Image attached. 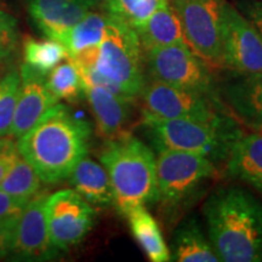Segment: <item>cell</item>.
I'll list each match as a JSON object with an SVG mask.
<instances>
[{
	"label": "cell",
	"mask_w": 262,
	"mask_h": 262,
	"mask_svg": "<svg viewBox=\"0 0 262 262\" xmlns=\"http://www.w3.org/2000/svg\"><path fill=\"white\" fill-rule=\"evenodd\" d=\"M24 57L26 64L47 77L57 64L67 60L70 55L64 45L57 40L27 38L24 44Z\"/></svg>",
	"instance_id": "24"
},
{
	"label": "cell",
	"mask_w": 262,
	"mask_h": 262,
	"mask_svg": "<svg viewBox=\"0 0 262 262\" xmlns=\"http://www.w3.org/2000/svg\"><path fill=\"white\" fill-rule=\"evenodd\" d=\"M136 33L143 52L173 44H187L170 2L157 9L145 24L136 29Z\"/></svg>",
	"instance_id": "19"
},
{
	"label": "cell",
	"mask_w": 262,
	"mask_h": 262,
	"mask_svg": "<svg viewBox=\"0 0 262 262\" xmlns=\"http://www.w3.org/2000/svg\"><path fill=\"white\" fill-rule=\"evenodd\" d=\"M208 237L224 262L262 261V204L247 189L221 187L206 201Z\"/></svg>",
	"instance_id": "2"
},
{
	"label": "cell",
	"mask_w": 262,
	"mask_h": 262,
	"mask_svg": "<svg viewBox=\"0 0 262 262\" xmlns=\"http://www.w3.org/2000/svg\"><path fill=\"white\" fill-rule=\"evenodd\" d=\"M255 130H257V131H262V125H261V126H258L257 129H255Z\"/></svg>",
	"instance_id": "35"
},
{
	"label": "cell",
	"mask_w": 262,
	"mask_h": 262,
	"mask_svg": "<svg viewBox=\"0 0 262 262\" xmlns=\"http://www.w3.org/2000/svg\"><path fill=\"white\" fill-rule=\"evenodd\" d=\"M215 173V163L204 156L185 150L160 149L156 158V202L166 208L179 205L203 182L214 178Z\"/></svg>",
	"instance_id": "8"
},
{
	"label": "cell",
	"mask_w": 262,
	"mask_h": 262,
	"mask_svg": "<svg viewBox=\"0 0 262 262\" xmlns=\"http://www.w3.org/2000/svg\"><path fill=\"white\" fill-rule=\"evenodd\" d=\"M142 124L157 150H185L214 163L226 162L233 142L243 134L233 116L220 122L143 116Z\"/></svg>",
	"instance_id": "5"
},
{
	"label": "cell",
	"mask_w": 262,
	"mask_h": 262,
	"mask_svg": "<svg viewBox=\"0 0 262 262\" xmlns=\"http://www.w3.org/2000/svg\"><path fill=\"white\" fill-rule=\"evenodd\" d=\"M12 231L5 226L0 225V257L6 256L10 253Z\"/></svg>",
	"instance_id": "32"
},
{
	"label": "cell",
	"mask_w": 262,
	"mask_h": 262,
	"mask_svg": "<svg viewBox=\"0 0 262 262\" xmlns=\"http://www.w3.org/2000/svg\"><path fill=\"white\" fill-rule=\"evenodd\" d=\"M143 60L150 79L181 89L220 96L210 63L198 56L187 44L152 49L143 52Z\"/></svg>",
	"instance_id": "7"
},
{
	"label": "cell",
	"mask_w": 262,
	"mask_h": 262,
	"mask_svg": "<svg viewBox=\"0 0 262 262\" xmlns=\"http://www.w3.org/2000/svg\"><path fill=\"white\" fill-rule=\"evenodd\" d=\"M188 47L210 64L220 66L226 0H169Z\"/></svg>",
	"instance_id": "9"
},
{
	"label": "cell",
	"mask_w": 262,
	"mask_h": 262,
	"mask_svg": "<svg viewBox=\"0 0 262 262\" xmlns=\"http://www.w3.org/2000/svg\"><path fill=\"white\" fill-rule=\"evenodd\" d=\"M18 155L17 143H15L11 139H6V136L0 137V183Z\"/></svg>",
	"instance_id": "31"
},
{
	"label": "cell",
	"mask_w": 262,
	"mask_h": 262,
	"mask_svg": "<svg viewBox=\"0 0 262 262\" xmlns=\"http://www.w3.org/2000/svg\"><path fill=\"white\" fill-rule=\"evenodd\" d=\"M47 193L39 192L24 208L11 233L10 253L27 260H44L57 254L51 243L45 217Z\"/></svg>",
	"instance_id": "12"
},
{
	"label": "cell",
	"mask_w": 262,
	"mask_h": 262,
	"mask_svg": "<svg viewBox=\"0 0 262 262\" xmlns=\"http://www.w3.org/2000/svg\"><path fill=\"white\" fill-rule=\"evenodd\" d=\"M72 187L93 205L113 204V191L110 176L103 165L86 156L75 165L68 176Z\"/></svg>",
	"instance_id": "20"
},
{
	"label": "cell",
	"mask_w": 262,
	"mask_h": 262,
	"mask_svg": "<svg viewBox=\"0 0 262 262\" xmlns=\"http://www.w3.org/2000/svg\"><path fill=\"white\" fill-rule=\"evenodd\" d=\"M90 2L95 5V8H96V6H101V8L103 9L104 8V4H106L107 0H90Z\"/></svg>",
	"instance_id": "34"
},
{
	"label": "cell",
	"mask_w": 262,
	"mask_h": 262,
	"mask_svg": "<svg viewBox=\"0 0 262 262\" xmlns=\"http://www.w3.org/2000/svg\"><path fill=\"white\" fill-rule=\"evenodd\" d=\"M79 73L85 85L104 88L131 101L140 96L146 83L145 60L135 29L108 15L95 67Z\"/></svg>",
	"instance_id": "3"
},
{
	"label": "cell",
	"mask_w": 262,
	"mask_h": 262,
	"mask_svg": "<svg viewBox=\"0 0 262 262\" xmlns=\"http://www.w3.org/2000/svg\"><path fill=\"white\" fill-rule=\"evenodd\" d=\"M166 2L169 0H107L103 10L136 31Z\"/></svg>",
	"instance_id": "26"
},
{
	"label": "cell",
	"mask_w": 262,
	"mask_h": 262,
	"mask_svg": "<svg viewBox=\"0 0 262 262\" xmlns=\"http://www.w3.org/2000/svg\"><path fill=\"white\" fill-rule=\"evenodd\" d=\"M131 233L137 244L152 262L170 261V250L166 245L156 219L145 205H137L126 212Z\"/></svg>",
	"instance_id": "21"
},
{
	"label": "cell",
	"mask_w": 262,
	"mask_h": 262,
	"mask_svg": "<svg viewBox=\"0 0 262 262\" xmlns=\"http://www.w3.org/2000/svg\"><path fill=\"white\" fill-rule=\"evenodd\" d=\"M220 66L243 77L262 75V38L237 8L227 2L222 18Z\"/></svg>",
	"instance_id": "10"
},
{
	"label": "cell",
	"mask_w": 262,
	"mask_h": 262,
	"mask_svg": "<svg viewBox=\"0 0 262 262\" xmlns=\"http://www.w3.org/2000/svg\"><path fill=\"white\" fill-rule=\"evenodd\" d=\"M91 127L83 118L56 103L39 122L18 139L17 149L44 183L68 179L72 170L86 156Z\"/></svg>",
	"instance_id": "1"
},
{
	"label": "cell",
	"mask_w": 262,
	"mask_h": 262,
	"mask_svg": "<svg viewBox=\"0 0 262 262\" xmlns=\"http://www.w3.org/2000/svg\"><path fill=\"white\" fill-rule=\"evenodd\" d=\"M21 88V74L12 68L0 79V137L9 136Z\"/></svg>",
	"instance_id": "27"
},
{
	"label": "cell",
	"mask_w": 262,
	"mask_h": 262,
	"mask_svg": "<svg viewBox=\"0 0 262 262\" xmlns=\"http://www.w3.org/2000/svg\"><path fill=\"white\" fill-rule=\"evenodd\" d=\"M21 88L16 106L14 122L9 136L19 139L39 122L58 101L52 96L45 84V75L38 73L26 63L21 66Z\"/></svg>",
	"instance_id": "13"
},
{
	"label": "cell",
	"mask_w": 262,
	"mask_h": 262,
	"mask_svg": "<svg viewBox=\"0 0 262 262\" xmlns=\"http://www.w3.org/2000/svg\"><path fill=\"white\" fill-rule=\"evenodd\" d=\"M94 208L74 189L48 195L45 217L51 243L57 250H67L80 243L93 228Z\"/></svg>",
	"instance_id": "11"
},
{
	"label": "cell",
	"mask_w": 262,
	"mask_h": 262,
	"mask_svg": "<svg viewBox=\"0 0 262 262\" xmlns=\"http://www.w3.org/2000/svg\"><path fill=\"white\" fill-rule=\"evenodd\" d=\"M17 21L14 16L0 10V50L11 54L17 45Z\"/></svg>",
	"instance_id": "29"
},
{
	"label": "cell",
	"mask_w": 262,
	"mask_h": 262,
	"mask_svg": "<svg viewBox=\"0 0 262 262\" xmlns=\"http://www.w3.org/2000/svg\"><path fill=\"white\" fill-rule=\"evenodd\" d=\"M45 84L57 101L75 102L84 96V81L79 70L70 57L47 75Z\"/></svg>",
	"instance_id": "25"
},
{
	"label": "cell",
	"mask_w": 262,
	"mask_h": 262,
	"mask_svg": "<svg viewBox=\"0 0 262 262\" xmlns=\"http://www.w3.org/2000/svg\"><path fill=\"white\" fill-rule=\"evenodd\" d=\"M26 204L0 189V225L12 231Z\"/></svg>",
	"instance_id": "28"
},
{
	"label": "cell",
	"mask_w": 262,
	"mask_h": 262,
	"mask_svg": "<svg viewBox=\"0 0 262 262\" xmlns=\"http://www.w3.org/2000/svg\"><path fill=\"white\" fill-rule=\"evenodd\" d=\"M94 8L90 0H31L29 15L45 37L61 42Z\"/></svg>",
	"instance_id": "14"
},
{
	"label": "cell",
	"mask_w": 262,
	"mask_h": 262,
	"mask_svg": "<svg viewBox=\"0 0 262 262\" xmlns=\"http://www.w3.org/2000/svg\"><path fill=\"white\" fill-rule=\"evenodd\" d=\"M41 183V179L34 168L18 155L0 183V189L18 201L28 203L40 192Z\"/></svg>",
	"instance_id": "23"
},
{
	"label": "cell",
	"mask_w": 262,
	"mask_h": 262,
	"mask_svg": "<svg viewBox=\"0 0 262 262\" xmlns=\"http://www.w3.org/2000/svg\"><path fill=\"white\" fill-rule=\"evenodd\" d=\"M108 15L106 12H88L71 31L64 35L61 42L67 49L68 55L73 56L84 49L100 45L104 37Z\"/></svg>",
	"instance_id": "22"
},
{
	"label": "cell",
	"mask_w": 262,
	"mask_h": 262,
	"mask_svg": "<svg viewBox=\"0 0 262 262\" xmlns=\"http://www.w3.org/2000/svg\"><path fill=\"white\" fill-rule=\"evenodd\" d=\"M140 96L142 97L143 116L203 122H220L232 117L220 96L181 89L150 78L146 79Z\"/></svg>",
	"instance_id": "6"
},
{
	"label": "cell",
	"mask_w": 262,
	"mask_h": 262,
	"mask_svg": "<svg viewBox=\"0 0 262 262\" xmlns=\"http://www.w3.org/2000/svg\"><path fill=\"white\" fill-rule=\"evenodd\" d=\"M234 6L262 38V0H234Z\"/></svg>",
	"instance_id": "30"
},
{
	"label": "cell",
	"mask_w": 262,
	"mask_h": 262,
	"mask_svg": "<svg viewBox=\"0 0 262 262\" xmlns=\"http://www.w3.org/2000/svg\"><path fill=\"white\" fill-rule=\"evenodd\" d=\"M10 52H6V51H3L0 50V72L3 70V66H4V62L8 60L9 56H10Z\"/></svg>",
	"instance_id": "33"
},
{
	"label": "cell",
	"mask_w": 262,
	"mask_h": 262,
	"mask_svg": "<svg viewBox=\"0 0 262 262\" xmlns=\"http://www.w3.org/2000/svg\"><path fill=\"white\" fill-rule=\"evenodd\" d=\"M170 261L178 262H220L210 239L206 237L195 219L185 220L172 237Z\"/></svg>",
	"instance_id": "18"
},
{
	"label": "cell",
	"mask_w": 262,
	"mask_h": 262,
	"mask_svg": "<svg viewBox=\"0 0 262 262\" xmlns=\"http://www.w3.org/2000/svg\"><path fill=\"white\" fill-rule=\"evenodd\" d=\"M84 96L89 102L101 136L110 140L125 133L133 114V101L118 96L104 88L85 84Z\"/></svg>",
	"instance_id": "15"
},
{
	"label": "cell",
	"mask_w": 262,
	"mask_h": 262,
	"mask_svg": "<svg viewBox=\"0 0 262 262\" xmlns=\"http://www.w3.org/2000/svg\"><path fill=\"white\" fill-rule=\"evenodd\" d=\"M100 160L110 176L118 212L125 216L137 205L156 202V157L146 143L125 131L106 141Z\"/></svg>",
	"instance_id": "4"
},
{
	"label": "cell",
	"mask_w": 262,
	"mask_h": 262,
	"mask_svg": "<svg viewBox=\"0 0 262 262\" xmlns=\"http://www.w3.org/2000/svg\"><path fill=\"white\" fill-rule=\"evenodd\" d=\"M242 134L232 145L226 159L231 178L262 193V131Z\"/></svg>",
	"instance_id": "16"
},
{
	"label": "cell",
	"mask_w": 262,
	"mask_h": 262,
	"mask_svg": "<svg viewBox=\"0 0 262 262\" xmlns=\"http://www.w3.org/2000/svg\"><path fill=\"white\" fill-rule=\"evenodd\" d=\"M229 112L251 130L262 125V75L243 77L226 84L220 93Z\"/></svg>",
	"instance_id": "17"
}]
</instances>
